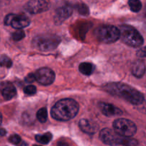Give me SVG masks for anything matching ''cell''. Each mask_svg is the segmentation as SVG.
Instances as JSON below:
<instances>
[{
	"label": "cell",
	"instance_id": "cell-1",
	"mask_svg": "<svg viewBox=\"0 0 146 146\" xmlns=\"http://www.w3.org/2000/svg\"><path fill=\"white\" fill-rule=\"evenodd\" d=\"M104 88L109 94L121 97L133 105H140L144 101L143 95L140 91L123 83H111Z\"/></svg>",
	"mask_w": 146,
	"mask_h": 146
},
{
	"label": "cell",
	"instance_id": "cell-2",
	"mask_svg": "<svg viewBox=\"0 0 146 146\" xmlns=\"http://www.w3.org/2000/svg\"><path fill=\"white\" fill-rule=\"evenodd\" d=\"M79 110L78 103L71 98H65L58 101L51 108V116L55 120L67 121L74 118Z\"/></svg>",
	"mask_w": 146,
	"mask_h": 146
},
{
	"label": "cell",
	"instance_id": "cell-3",
	"mask_svg": "<svg viewBox=\"0 0 146 146\" xmlns=\"http://www.w3.org/2000/svg\"><path fill=\"white\" fill-rule=\"evenodd\" d=\"M99 138L104 143L109 145L137 146L138 143L131 137H124L110 128H104L101 131Z\"/></svg>",
	"mask_w": 146,
	"mask_h": 146
},
{
	"label": "cell",
	"instance_id": "cell-4",
	"mask_svg": "<svg viewBox=\"0 0 146 146\" xmlns=\"http://www.w3.org/2000/svg\"><path fill=\"white\" fill-rule=\"evenodd\" d=\"M121 38L123 43L130 46L137 48L143 44L144 40L141 34L135 28L129 25H121L119 27Z\"/></svg>",
	"mask_w": 146,
	"mask_h": 146
},
{
	"label": "cell",
	"instance_id": "cell-5",
	"mask_svg": "<svg viewBox=\"0 0 146 146\" xmlns=\"http://www.w3.org/2000/svg\"><path fill=\"white\" fill-rule=\"evenodd\" d=\"M61 39L54 34H43L36 36L33 39L32 44L34 48L41 51H48L55 49Z\"/></svg>",
	"mask_w": 146,
	"mask_h": 146
},
{
	"label": "cell",
	"instance_id": "cell-6",
	"mask_svg": "<svg viewBox=\"0 0 146 146\" xmlns=\"http://www.w3.org/2000/svg\"><path fill=\"white\" fill-rule=\"evenodd\" d=\"M94 34L100 41L106 44L115 42L121 37L119 29L112 25L100 26L95 30Z\"/></svg>",
	"mask_w": 146,
	"mask_h": 146
},
{
	"label": "cell",
	"instance_id": "cell-7",
	"mask_svg": "<svg viewBox=\"0 0 146 146\" xmlns=\"http://www.w3.org/2000/svg\"><path fill=\"white\" fill-rule=\"evenodd\" d=\"M113 127L115 132L124 137H131L135 134L137 128L133 121L125 118L115 120L113 123Z\"/></svg>",
	"mask_w": 146,
	"mask_h": 146
},
{
	"label": "cell",
	"instance_id": "cell-8",
	"mask_svg": "<svg viewBox=\"0 0 146 146\" xmlns=\"http://www.w3.org/2000/svg\"><path fill=\"white\" fill-rule=\"evenodd\" d=\"M49 7V0H30L26 4L24 8L30 14H36L47 11Z\"/></svg>",
	"mask_w": 146,
	"mask_h": 146
},
{
	"label": "cell",
	"instance_id": "cell-9",
	"mask_svg": "<svg viewBox=\"0 0 146 146\" xmlns=\"http://www.w3.org/2000/svg\"><path fill=\"white\" fill-rule=\"evenodd\" d=\"M36 81L44 86L51 85L55 80V74L48 68H41L35 73Z\"/></svg>",
	"mask_w": 146,
	"mask_h": 146
},
{
	"label": "cell",
	"instance_id": "cell-10",
	"mask_svg": "<svg viewBox=\"0 0 146 146\" xmlns=\"http://www.w3.org/2000/svg\"><path fill=\"white\" fill-rule=\"evenodd\" d=\"M73 13V7L68 3H64L56 10V22H62Z\"/></svg>",
	"mask_w": 146,
	"mask_h": 146
},
{
	"label": "cell",
	"instance_id": "cell-11",
	"mask_svg": "<svg viewBox=\"0 0 146 146\" xmlns=\"http://www.w3.org/2000/svg\"><path fill=\"white\" fill-rule=\"evenodd\" d=\"M98 108L101 110L102 113L106 116L112 117L120 115L122 114V111L119 108L115 107L112 104H107V103L101 102L98 104Z\"/></svg>",
	"mask_w": 146,
	"mask_h": 146
},
{
	"label": "cell",
	"instance_id": "cell-12",
	"mask_svg": "<svg viewBox=\"0 0 146 146\" xmlns=\"http://www.w3.org/2000/svg\"><path fill=\"white\" fill-rule=\"evenodd\" d=\"M30 24V19L24 14H14L12 21H11V26L17 29H21L24 27H28Z\"/></svg>",
	"mask_w": 146,
	"mask_h": 146
},
{
	"label": "cell",
	"instance_id": "cell-13",
	"mask_svg": "<svg viewBox=\"0 0 146 146\" xmlns=\"http://www.w3.org/2000/svg\"><path fill=\"white\" fill-rule=\"evenodd\" d=\"M78 125L81 131L87 134H94L98 130V125L88 119H81L78 123Z\"/></svg>",
	"mask_w": 146,
	"mask_h": 146
},
{
	"label": "cell",
	"instance_id": "cell-14",
	"mask_svg": "<svg viewBox=\"0 0 146 146\" xmlns=\"http://www.w3.org/2000/svg\"><path fill=\"white\" fill-rule=\"evenodd\" d=\"M17 94L15 87L14 85L8 82L1 84V95L5 100H10L14 98Z\"/></svg>",
	"mask_w": 146,
	"mask_h": 146
},
{
	"label": "cell",
	"instance_id": "cell-15",
	"mask_svg": "<svg viewBox=\"0 0 146 146\" xmlns=\"http://www.w3.org/2000/svg\"><path fill=\"white\" fill-rule=\"evenodd\" d=\"M131 71H132L133 75L137 78H141L143 76L145 72V65L143 61H140V60L135 61L133 64Z\"/></svg>",
	"mask_w": 146,
	"mask_h": 146
},
{
	"label": "cell",
	"instance_id": "cell-16",
	"mask_svg": "<svg viewBox=\"0 0 146 146\" xmlns=\"http://www.w3.org/2000/svg\"><path fill=\"white\" fill-rule=\"evenodd\" d=\"M95 70V66L94 64L88 62L81 63L79 65V71L81 74L86 76H90L93 74Z\"/></svg>",
	"mask_w": 146,
	"mask_h": 146
},
{
	"label": "cell",
	"instance_id": "cell-17",
	"mask_svg": "<svg viewBox=\"0 0 146 146\" xmlns=\"http://www.w3.org/2000/svg\"><path fill=\"white\" fill-rule=\"evenodd\" d=\"M36 141L41 144H48L52 139V134L51 133H46L43 135H36L35 137Z\"/></svg>",
	"mask_w": 146,
	"mask_h": 146
},
{
	"label": "cell",
	"instance_id": "cell-18",
	"mask_svg": "<svg viewBox=\"0 0 146 146\" xmlns=\"http://www.w3.org/2000/svg\"><path fill=\"white\" fill-rule=\"evenodd\" d=\"M128 5L131 11L133 12H138L142 8V3L140 0H129Z\"/></svg>",
	"mask_w": 146,
	"mask_h": 146
},
{
	"label": "cell",
	"instance_id": "cell-19",
	"mask_svg": "<svg viewBox=\"0 0 146 146\" xmlns=\"http://www.w3.org/2000/svg\"><path fill=\"white\" fill-rule=\"evenodd\" d=\"M36 117L38 121L41 123H45L47 120L48 113H47V110L46 108H42L38 111L36 113Z\"/></svg>",
	"mask_w": 146,
	"mask_h": 146
},
{
	"label": "cell",
	"instance_id": "cell-20",
	"mask_svg": "<svg viewBox=\"0 0 146 146\" xmlns=\"http://www.w3.org/2000/svg\"><path fill=\"white\" fill-rule=\"evenodd\" d=\"M25 36V34H24V31L21 29H19L17 31H16L15 32H14L11 35V38L14 41H18L20 40L23 39Z\"/></svg>",
	"mask_w": 146,
	"mask_h": 146
},
{
	"label": "cell",
	"instance_id": "cell-21",
	"mask_svg": "<svg viewBox=\"0 0 146 146\" xmlns=\"http://www.w3.org/2000/svg\"><path fill=\"white\" fill-rule=\"evenodd\" d=\"M0 63L1 66H5L7 68H10L12 66V61L7 56H1Z\"/></svg>",
	"mask_w": 146,
	"mask_h": 146
},
{
	"label": "cell",
	"instance_id": "cell-22",
	"mask_svg": "<svg viewBox=\"0 0 146 146\" xmlns=\"http://www.w3.org/2000/svg\"><path fill=\"white\" fill-rule=\"evenodd\" d=\"M9 141L10 143H11L12 144L15 145L19 146L22 143L23 141H21V138L19 135H12L9 137Z\"/></svg>",
	"mask_w": 146,
	"mask_h": 146
},
{
	"label": "cell",
	"instance_id": "cell-23",
	"mask_svg": "<svg viewBox=\"0 0 146 146\" xmlns=\"http://www.w3.org/2000/svg\"><path fill=\"white\" fill-rule=\"evenodd\" d=\"M24 94H27V95L31 96L34 95L36 92V88L34 86H27V87H25L24 89Z\"/></svg>",
	"mask_w": 146,
	"mask_h": 146
},
{
	"label": "cell",
	"instance_id": "cell-24",
	"mask_svg": "<svg viewBox=\"0 0 146 146\" xmlns=\"http://www.w3.org/2000/svg\"><path fill=\"white\" fill-rule=\"evenodd\" d=\"M78 10L80 14H84V15H87V14H88V12H89L88 7L85 4H80V5H78Z\"/></svg>",
	"mask_w": 146,
	"mask_h": 146
},
{
	"label": "cell",
	"instance_id": "cell-25",
	"mask_svg": "<svg viewBox=\"0 0 146 146\" xmlns=\"http://www.w3.org/2000/svg\"><path fill=\"white\" fill-rule=\"evenodd\" d=\"M34 81H36L35 74H29L26 76L25 81L27 83H33Z\"/></svg>",
	"mask_w": 146,
	"mask_h": 146
},
{
	"label": "cell",
	"instance_id": "cell-26",
	"mask_svg": "<svg viewBox=\"0 0 146 146\" xmlns=\"http://www.w3.org/2000/svg\"><path fill=\"white\" fill-rule=\"evenodd\" d=\"M13 17H14V14H8V15L5 17V19H4V24H5V25H11Z\"/></svg>",
	"mask_w": 146,
	"mask_h": 146
},
{
	"label": "cell",
	"instance_id": "cell-27",
	"mask_svg": "<svg viewBox=\"0 0 146 146\" xmlns=\"http://www.w3.org/2000/svg\"><path fill=\"white\" fill-rule=\"evenodd\" d=\"M137 55L140 57H142V58H146V46L141 48L137 52Z\"/></svg>",
	"mask_w": 146,
	"mask_h": 146
},
{
	"label": "cell",
	"instance_id": "cell-28",
	"mask_svg": "<svg viewBox=\"0 0 146 146\" xmlns=\"http://www.w3.org/2000/svg\"><path fill=\"white\" fill-rule=\"evenodd\" d=\"M57 146H69V145L64 142H59L58 143V145H57Z\"/></svg>",
	"mask_w": 146,
	"mask_h": 146
},
{
	"label": "cell",
	"instance_id": "cell-29",
	"mask_svg": "<svg viewBox=\"0 0 146 146\" xmlns=\"http://www.w3.org/2000/svg\"><path fill=\"white\" fill-rule=\"evenodd\" d=\"M0 132H1V136H4V135L6 134V131L4 129V128H1V131H0Z\"/></svg>",
	"mask_w": 146,
	"mask_h": 146
},
{
	"label": "cell",
	"instance_id": "cell-30",
	"mask_svg": "<svg viewBox=\"0 0 146 146\" xmlns=\"http://www.w3.org/2000/svg\"><path fill=\"white\" fill-rule=\"evenodd\" d=\"M144 29L146 31V19L145 20V21H144Z\"/></svg>",
	"mask_w": 146,
	"mask_h": 146
},
{
	"label": "cell",
	"instance_id": "cell-31",
	"mask_svg": "<svg viewBox=\"0 0 146 146\" xmlns=\"http://www.w3.org/2000/svg\"><path fill=\"white\" fill-rule=\"evenodd\" d=\"M33 146H40V145H33Z\"/></svg>",
	"mask_w": 146,
	"mask_h": 146
}]
</instances>
